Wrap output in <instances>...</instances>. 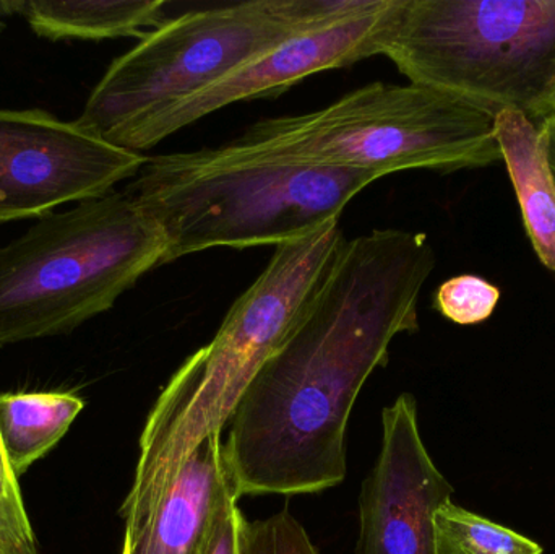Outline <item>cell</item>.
<instances>
[{
    "instance_id": "1",
    "label": "cell",
    "mask_w": 555,
    "mask_h": 554,
    "mask_svg": "<svg viewBox=\"0 0 555 554\" xmlns=\"http://www.w3.org/2000/svg\"><path fill=\"white\" fill-rule=\"evenodd\" d=\"M424 233L374 230L346 241L302 318L247 386L227 425L237 497L312 494L346 478V428L391 342L420 331L436 269Z\"/></svg>"
},
{
    "instance_id": "2",
    "label": "cell",
    "mask_w": 555,
    "mask_h": 554,
    "mask_svg": "<svg viewBox=\"0 0 555 554\" xmlns=\"http://www.w3.org/2000/svg\"><path fill=\"white\" fill-rule=\"evenodd\" d=\"M339 220L281 244L236 299L217 335L172 374L140 435L132 487L120 507L126 530L155 510L185 461L227 428L260 368L296 327L346 244Z\"/></svg>"
},
{
    "instance_id": "3",
    "label": "cell",
    "mask_w": 555,
    "mask_h": 554,
    "mask_svg": "<svg viewBox=\"0 0 555 554\" xmlns=\"http://www.w3.org/2000/svg\"><path fill=\"white\" fill-rule=\"evenodd\" d=\"M377 175L276 162L233 143L149 158L126 194L168 241L166 262L230 247L281 246L339 220Z\"/></svg>"
},
{
    "instance_id": "4",
    "label": "cell",
    "mask_w": 555,
    "mask_h": 554,
    "mask_svg": "<svg viewBox=\"0 0 555 554\" xmlns=\"http://www.w3.org/2000/svg\"><path fill=\"white\" fill-rule=\"evenodd\" d=\"M166 254L162 228L126 192L38 218L0 247V347L70 334Z\"/></svg>"
},
{
    "instance_id": "5",
    "label": "cell",
    "mask_w": 555,
    "mask_h": 554,
    "mask_svg": "<svg viewBox=\"0 0 555 554\" xmlns=\"http://www.w3.org/2000/svg\"><path fill=\"white\" fill-rule=\"evenodd\" d=\"M231 143L262 158L378 178L410 169L486 168L502 159L495 111L436 88L384 81L312 113L260 120Z\"/></svg>"
},
{
    "instance_id": "6",
    "label": "cell",
    "mask_w": 555,
    "mask_h": 554,
    "mask_svg": "<svg viewBox=\"0 0 555 554\" xmlns=\"http://www.w3.org/2000/svg\"><path fill=\"white\" fill-rule=\"evenodd\" d=\"M377 55L495 113H555V0H390Z\"/></svg>"
},
{
    "instance_id": "7",
    "label": "cell",
    "mask_w": 555,
    "mask_h": 554,
    "mask_svg": "<svg viewBox=\"0 0 555 554\" xmlns=\"http://www.w3.org/2000/svg\"><path fill=\"white\" fill-rule=\"evenodd\" d=\"M385 0H249L189 10L113 61L75 123L119 146L150 117L283 42L374 12Z\"/></svg>"
},
{
    "instance_id": "8",
    "label": "cell",
    "mask_w": 555,
    "mask_h": 554,
    "mask_svg": "<svg viewBox=\"0 0 555 554\" xmlns=\"http://www.w3.org/2000/svg\"><path fill=\"white\" fill-rule=\"evenodd\" d=\"M149 158L41 109H0V223L41 218L135 178Z\"/></svg>"
},
{
    "instance_id": "9",
    "label": "cell",
    "mask_w": 555,
    "mask_h": 554,
    "mask_svg": "<svg viewBox=\"0 0 555 554\" xmlns=\"http://www.w3.org/2000/svg\"><path fill=\"white\" fill-rule=\"evenodd\" d=\"M453 487L421 438L417 403L401 394L382 412V446L359 493L356 554H436L434 514Z\"/></svg>"
},
{
    "instance_id": "10",
    "label": "cell",
    "mask_w": 555,
    "mask_h": 554,
    "mask_svg": "<svg viewBox=\"0 0 555 554\" xmlns=\"http://www.w3.org/2000/svg\"><path fill=\"white\" fill-rule=\"evenodd\" d=\"M390 0L374 12L296 36L267 54L241 65L210 87L172 104L130 130L120 149L140 153L184 127L237 101L283 93L297 81L332 68L348 67L377 55L382 16Z\"/></svg>"
},
{
    "instance_id": "11",
    "label": "cell",
    "mask_w": 555,
    "mask_h": 554,
    "mask_svg": "<svg viewBox=\"0 0 555 554\" xmlns=\"http://www.w3.org/2000/svg\"><path fill=\"white\" fill-rule=\"evenodd\" d=\"M231 498L240 500L220 433L195 448L152 514L124 532L122 554H207Z\"/></svg>"
},
{
    "instance_id": "12",
    "label": "cell",
    "mask_w": 555,
    "mask_h": 554,
    "mask_svg": "<svg viewBox=\"0 0 555 554\" xmlns=\"http://www.w3.org/2000/svg\"><path fill=\"white\" fill-rule=\"evenodd\" d=\"M495 139L507 165L531 246L540 262L555 272V182L540 123L520 111H498Z\"/></svg>"
},
{
    "instance_id": "13",
    "label": "cell",
    "mask_w": 555,
    "mask_h": 554,
    "mask_svg": "<svg viewBox=\"0 0 555 554\" xmlns=\"http://www.w3.org/2000/svg\"><path fill=\"white\" fill-rule=\"evenodd\" d=\"M166 0H0V15H22L41 38L101 39L143 36L168 20Z\"/></svg>"
},
{
    "instance_id": "14",
    "label": "cell",
    "mask_w": 555,
    "mask_h": 554,
    "mask_svg": "<svg viewBox=\"0 0 555 554\" xmlns=\"http://www.w3.org/2000/svg\"><path fill=\"white\" fill-rule=\"evenodd\" d=\"M83 409L68 392L0 394V439L16 478L67 435Z\"/></svg>"
},
{
    "instance_id": "15",
    "label": "cell",
    "mask_w": 555,
    "mask_h": 554,
    "mask_svg": "<svg viewBox=\"0 0 555 554\" xmlns=\"http://www.w3.org/2000/svg\"><path fill=\"white\" fill-rule=\"evenodd\" d=\"M434 540L436 554H544L540 543L452 501L434 514Z\"/></svg>"
},
{
    "instance_id": "16",
    "label": "cell",
    "mask_w": 555,
    "mask_h": 554,
    "mask_svg": "<svg viewBox=\"0 0 555 554\" xmlns=\"http://www.w3.org/2000/svg\"><path fill=\"white\" fill-rule=\"evenodd\" d=\"M501 289L488 280L472 273L453 276L437 289L434 306L437 311L459 325H476L494 314Z\"/></svg>"
},
{
    "instance_id": "17",
    "label": "cell",
    "mask_w": 555,
    "mask_h": 554,
    "mask_svg": "<svg viewBox=\"0 0 555 554\" xmlns=\"http://www.w3.org/2000/svg\"><path fill=\"white\" fill-rule=\"evenodd\" d=\"M0 554H39L38 540L26 513L18 478L0 439Z\"/></svg>"
},
{
    "instance_id": "18",
    "label": "cell",
    "mask_w": 555,
    "mask_h": 554,
    "mask_svg": "<svg viewBox=\"0 0 555 554\" xmlns=\"http://www.w3.org/2000/svg\"><path fill=\"white\" fill-rule=\"evenodd\" d=\"M243 554H320L302 524L286 510L246 524Z\"/></svg>"
},
{
    "instance_id": "19",
    "label": "cell",
    "mask_w": 555,
    "mask_h": 554,
    "mask_svg": "<svg viewBox=\"0 0 555 554\" xmlns=\"http://www.w3.org/2000/svg\"><path fill=\"white\" fill-rule=\"evenodd\" d=\"M237 501L240 500L231 498L221 507L207 554H243V537L247 523Z\"/></svg>"
},
{
    "instance_id": "20",
    "label": "cell",
    "mask_w": 555,
    "mask_h": 554,
    "mask_svg": "<svg viewBox=\"0 0 555 554\" xmlns=\"http://www.w3.org/2000/svg\"><path fill=\"white\" fill-rule=\"evenodd\" d=\"M543 130L544 145H546L547 163H550L551 172L555 182V113L547 116L540 123Z\"/></svg>"
},
{
    "instance_id": "21",
    "label": "cell",
    "mask_w": 555,
    "mask_h": 554,
    "mask_svg": "<svg viewBox=\"0 0 555 554\" xmlns=\"http://www.w3.org/2000/svg\"><path fill=\"white\" fill-rule=\"evenodd\" d=\"M3 28H5V23H3L2 18H0V33H2Z\"/></svg>"
}]
</instances>
